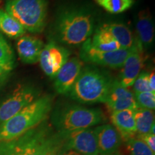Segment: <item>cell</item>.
I'll list each match as a JSON object with an SVG mask.
<instances>
[{"label":"cell","instance_id":"8992f818","mask_svg":"<svg viewBox=\"0 0 155 155\" xmlns=\"http://www.w3.org/2000/svg\"><path fill=\"white\" fill-rule=\"evenodd\" d=\"M48 0H7L5 11L25 30L40 33L47 22Z\"/></svg>","mask_w":155,"mask_h":155},{"label":"cell","instance_id":"ffe728a7","mask_svg":"<svg viewBox=\"0 0 155 155\" xmlns=\"http://www.w3.org/2000/svg\"><path fill=\"white\" fill-rule=\"evenodd\" d=\"M135 122L137 135L150 133L154 126V112L146 108H137L135 110Z\"/></svg>","mask_w":155,"mask_h":155},{"label":"cell","instance_id":"4dcf8cb0","mask_svg":"<svg viewBox=\"0 0 155 155\" xmlns=\"http://www.w3.org/2000/svg\"><path fill=\"white\" fill-rule=\"evenodd\" d=\"M99 155H120L118 152H116L115 153H114V154H99Z\"/></svg>","mask_w":155,"mask_h":155},{"label":"cell","instance_id":"ac0fdd59","mask_svg":"<svg viewBox=\"0 0 155 155\" xmlns=\"http://www.w3.org/2000/svg\"><path fill=\"white\" fill-rule=\"evenodd\" d=\"M108 32L123 49H131L139 41L134 37L131 31L127 26L120 23H108L100 27Z\"/></svg>","mask_w":155,"mask_h":155},{"label":"cell","instance_id":"f546056e","mask_svg":"<svg viewBox=\"0 0 155 155\" xmlns=\"http://www.w3.org/2000/svg\"><path fill=\"white\" fill-rule=\"evenodd\" d=\"M4 72H6V71H5V70H4L3 68L2 67L1 65H0V77H1L2 75V74L4 73Z\"/></svg>","mask_w":155,"mask_h":155},{"label":"cell","instance_id":"f1b7e54d","mask_svg":"<svg viewBox=\"0 0 155 155\" xmlns=\"http://www.w3.org/2000/svg\"><path fill=\"white\" fill-rule=\"evenodd\" d=\"M149 84L150 87L152 90V92L155 93V73L154 71H153L150 73V76H149Z\"/></svg>","mask_w":155,"mask_h":155},{"label":"cell","instance_id":"52a82bcc","mask_svg":"<svg viewBox=\"0 0 155 155\" xmlns=\"http://www.w3.org/2000/svg\"><path fill=\"white\" fill-rule=\"evenodd\" d=\"M39 95L38 89L32 85H18L0 102V124L38 98Z\"/></svg>","mask_w":155,"mask_h":155},{"label":"cell","instance_id":"30bf717a","mask_svg":"<svg viewBox=\"0 0 155 155\" xmlns=\"http://www.w3.org/2000/svg\"><path fill=\"white\" fill-rule=\"evenodd\" d=\"M71 53L68 50L54 41L44 45L40 53V67L48 76L54 78L60 69L68 61Z\"/></svg>","mask_w":155,"mask_h":155},{"label":"cell","instance_id":"484cf974","mask_svg":"<svg viewBox=\"0 0 155 155\" xmlns=\"http://www.w3.org/2000/svg\"><path fill=\"white\" fill-rule=\"evenodd\" d=\"M136 137L144 141L153 152H155V136L154 134L149 133L147 134L137 135Z\"/></svg>","mask_w":155,"mask_h":155},{"label":"cell","instance_id":"5bb4252c","mask_svg":"<svg viewBox=\"0 0 155 155\" xmlns=\"http://www.w3.org/2000/svg\"><path fill=\"white\" fill-rule=\"evenodd\" d=\"M94 130L99 154H111L118 152L123 139L113 125L103 124Z\"/></svg>","mask_w":155,"mask_h":155},{"label":"cell","instance_id":"2e32d148","mask_svg":"<svg viewBox=\"0 0 155 155\" xmlns=\"http://www.w3.org/2000/svg\"><path fill=\"white\" fill-rule=\"evenodd\" d=\"M111 120L123 140L126 141L137 134L135 110L124 109L111 112Z\"/></svg>","mask_w":155,"mask_h":155},{"label":"cell","instance_id":"cb8c5ba5","mask_svg":"<svg viewBox=\"0 0 155 155\" xmlns=\"http://www.w3.org/2000/svg\"><path fill=\"white\" fill-rule=\"evenodd\" d=\"M135 101L138 108L154 110L155 93L152 91L134 93Z\"/></svg>","mask_w":155,"mask_h":155},{"label":"cell","instance_id":"603a6c76","mask_svg":"<svg viewBox=\"0 0 155 155\" xmlns=\"http://www.w3.org/2000/svg\"><path fill=\"white\" fill-rule=\"evenodd\" d=\"M130 155H155L144 141L138 137H131L125 141Z\"/></svg>","mask_w":155,"mask_h":155},{"label":"cell","instance_id":"9a60e30c","mask_svg":"<svg viewBox=\"0 0 155 155\" xmlns=\"http://www.w3.org/2000/svg\"><path fill=\"white\" fill-rule=\"evenodd\" d=\"M43 48V42L33 36L23 35L19 38L17 42L19 57L23 63L26 64H35L39 62Z\"/></svg>","mask_w":155,"mask_h":155},{"label":"cell","instance_id":"e0dca14e","mask_svg":"<svg viewBox=\"0 0 155 155\" xmlns=\"http://www.w3.org/2000/svg\"><path fill=\"white\" fill-rule=\"evenodd\" d=\"M136 28L137 39L142 49L150 48L154 42V30L152 15L149 10L144 9L139 12L136 23Z\"/></svg>","mask_w":155,"mask_h":155},{"label":"cell","instance_id":"7c38bea8","mask_svg":"<svg viewBox=\"0 0 155 155\" xmlns=\"http://www.w3.org/2000/svg\"><path fill=\"white\" fill-rule=\"evenodd\" d=\"M105 104L111 113L124 109L136 110L138 108L134 94L122 86L119 80H114L112 82Z\"/></svg>","mask_w":155,"mask_h":155},{"label":"cell","instance_id":"d4e9b609","mask_svg":"<svg viewBox=\"0 0 155 155\" xmlns=\"http://www.w3.org/2000/svg\"><path fill=\"white\" fill-rule=\"evenodd\" d=\"M149 76L150 73L148 72H140L133 84L134 93L152 91L149 84Z\"/></svg>","mask_w":155,"mask_h":155},{"label":"cell","instance_id":"8fae6325","mask_svg":"<svg viewBox=\"0 0 155 155\" xmlns=\"http://www.w3.org/2000/svg\"><path fill=\"white\" fill-rule=\"evenodd\" d=\"M83 68V62L78 58L68 59L55 75L54 87L59 94H68Z\"/></svg>","mask_w":155,"mask_h":155},{"label":"cell","instance_id":"5b68a950","mask_svg":"<svg viewBox=\"0 0 155 155\" xmlns=\"http://www.w3.org/2000/svg\"><path fill=\"white\" fill-rule=\"evenodd\" d=\"M105 119L99 108L68 104L56 108L52 115L51 122L57 132H69L88 129L103 123Z\"/></svg>","mask_w":155,"mask_h":155},{"label":"cell","instance_id":"3957f363","mask_svg":"<svg viewBox=\"0 0 155 155\" xmlns=\"http://www.w3.org/2000/svg\"><path fill=\"white\" fill-rule=\"evenodd\" d=\"M9 142L15 155H55L61 148L60 134L47 121Z\"/></svg>","mask_w":155,"mask_h":155},{"label":"cell","instance_id":"6da1fadb","mask_svg":"<svg viewBox=\"0 0 155 155\" xmlns=\"http://www.w3.org/2000/svg\"><path fill=\"white\" fill-rule=\"evenodd\" d=\"M95 20L94 12L88 7L78 5L63 6L54 21V38L65 45H80L94 33Z\"/></svg>","mask_w":155,"mask_h":155},{"label":"cell","instance_id":"7402d4cb","mask_svg":"<svg viewBox=\"0 0 155 155\" xmlns=\"http://www.w3.org/2000/svg\"><path fill=\"white\" fill-rule=\"evenodd\" d=\"M15 55L10 45L0 33V65L7 72L13 68Z\"/></svg>","mask_w":155,"mask_h":155},{"label":"cell","instance_id":"7a4b0ae2","mask_svg":"<svg viewBox=\"0 0 155 155\" xmlns=\"http://www.w3.org/2000/svg\"><path fill=\"white\" fill-rule=\"evenodd\" d=\"M51 95L42 96L0 124V142L18 138L46 121L53 107Z\"/></svg>","mask_w":155,"mask_h":155},{"label":"cell","instance_id":"83f0119b","mask_svg":"<svg viewBox=\"0 0 155 155\" xmlns=\"http://www.w3.org/2000/svg\"><path fill=\"white\" fill-rule=\"evenodd\" d=\"M55 155H82L73 150H60Z\"/></svg>","mask_w":155,"mask_h":155},{"label":"cell","instance_id":"44dd1931","mask_svg":"<svg viewBox=\"0 0 155 155\" xmlns=\"http://www.w3.org/2000/svg\"><path fill=\"white\" fill-rule=\"evenodd\" d=\"M100 7L111 14H119L128 10L135 0H94Z\"/></svg>","mask_w":155,"mask_h":155},{"label":"cell","instance_id":"4fadbf2b","mask_svg":"<svg viewBox=\"0 0 155 155\" xmlns=\"http://www.w3.org/2000/svg\"><path fill=\"white\" fill-rule=\"evenodd\" d=\"M142 50L141 45L138 42L132 48L122 66L123 71L119 81L124 88H129L132 86L136 78L141 72L144 64Z\"/></svg>","mask_w":155,"mask_h":155},{"label":"cell","instance_id":"ba28073f","mask_svg":"<svg viewBox=\"0 0 155 155\" xmlns=\"http://www.w3.org/2000/svg\"><path fill=\"white\" fill-rule=\"evenodd\" d=\"M88 38L82 45L80 51V59L83 62L101 65L110 68L118 69L123 66L131 49H121L112 52H102L92 47Z\"/></svg>","mask_w":155,"mask_h":155},{"label":"cell","instance_id":"9c48e42d","mask_svg":"<svg viewBox=\"0 0 155 155\" xmlns=\"http://www.w3.org/2000/svg\"><path fill=\"white\" fill-rule=\"evenodd\" d=\"M58 134L61 139V150H73L82 155H99L94 129L88 128Z\"/></svg>","mask_w":155,"mask_h":155},{"label":"cell","instance_id":"d6986e66","mask_svg":"<svg viewBox=\"0 0 155 155\" xmlns=\"http://www.w3.org/2000/svg\"><path fill=\"white\" fill-rule=\"evenodd\" d=\"M0 31L11 38H21L26 32L14 17L2 9H0Z\"/></svg>","mask_w":155,"mask_h":155},{"label":"cell","instance_id":"277c9868","mask_svg":"<svg viewBox=\"0 0 155 155\" xmlns=\"http://www.w3.org/2000/svg\"><path fill=\"white\" fill-rule=\"evenodd\" d=\"M113 81L99 69L83 68L68 95L72 99L83 104H105Z\"/></svg>","mask_w":155,"mask_h":155},{"label":"cell","instance_id":"4316f807","mask_svg":"<svg viewBox=\"0 0 155 155\" xmlns=\"http://www.w3.org/2000/svg\"><path fill=\"white\" fill-rule=\"evenodd\" d=\"M0 155H15L9 141L0 142Z\"/></svg>","mask_w":155,"mask_h":155}]
</instances>
